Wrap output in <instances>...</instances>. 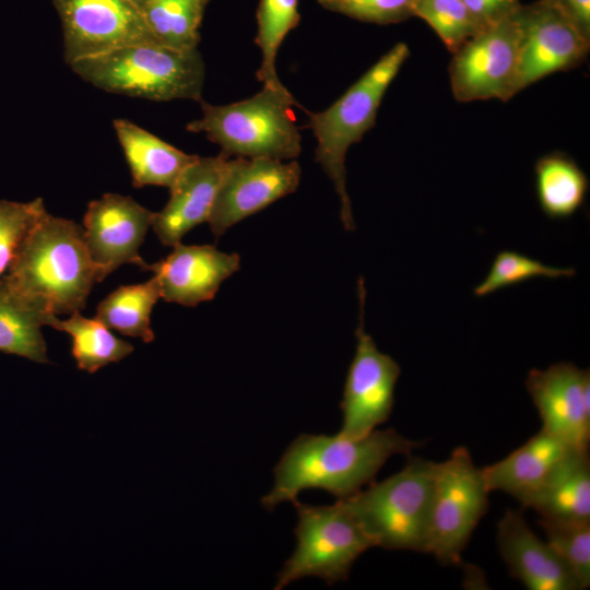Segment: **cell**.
I'll list each match as a JSON object with an SVG mask.
<instances>
[{"instance_id":"cell-1","label":"cell","mask_w":590,"mask_h":590,"mask_svg":"<svg viewBox=\"0 0 590 590\" xmlns=\"http://www.w3.org/2000/svg\"><path fill=\"white\" fill-rule=\"evenodd\" d=\"M421 445L393 428H376L361 438L302 434L274 467L273 487L261 504L272 511L283 502L297 499L300 492L315 488L337 499L347 498L375 481L389 458L410 456Z\"/></svg>"},{"instance_id":"cell-2","label":"cell","mask_w":590,"mask_h":590,"mask_svg":"<svg viewBox=\"0 0 590 590\" xmlns=\"http://www.w3.org/2000/svg\"><path fill=\"white\" fill-rule=\"evenodd\" d=\"M2 279L50 316L84 309L93 286L102 281L83 227L48 212L32 228Z\"/></svg>"},{"instance_id":"cell-3","label":"cell","mask_w":590,"mask_h":590,"mask_svg":"<svg viewBox=\"0 0 590 590\" xmlns=\"http://www.w3.org/2000/svg\"><path fill=\"white\" fill-rule=\"evenodd\" d=\"M409 57V46L396 44L330 107L318 113L305 110L317 141L315 161L334 186L341 204L340 219L346 231L355 229L346 189L347 150L375 126L382 98Z\"/></svg>"},{"instance_id":"cell-4","label":"cell","mask_w":590,"mask_h":590,"mask_svg":"<svg viewBox=\"0 0 590 590\" xmlns=\"http://www.w3.org/2000/svg\"><path fill=\"white\" fill-rule=\"evenodd\" d=\"M69 67L85 82L108 93L155 102L202 99L205 67L198 48L184 50L143 43Z\"/></svg>"},{"instance_id":"cell-5","label":"cell","mask_w":590,"mask_h":590,"mask_svg":"<svg viewBox=\"0 0 590 590\" xmlns=\"http://www.w3.org/2000/svg\"><path fill=\"white\" fill-rule=\"evenodd\" d=\"M405 465L341 500L371 540L389 551L425 553L437 462L408 456Z\"/></svg>"},{"instance_id":"cell-6","label":"cell","mask_w":590,"mask_h":590,"mask_svg":"<svg viewBox=\"0 0 590 590\" xmlns=\"http://www.w3.org/2000/svg\"><path fill=\"white\" fill-rule=\"evenodd\" d=\"M199 103L202 116L189 122L187 130L204 133L228 157L292 161L302 151L292 110L297 102L288 90L262 86L253 96L236 103Z\"/></svg>"},{"instance_id":"cell-7","label":"cell","mask_w":590,"mask_h":590,"mask_svg":"<svg viewBox=\"0 0 590 590\" xmlns=\"http://www.w3.org/2000/svg\"><path fill=\"white\" fill-rule=\"evenodd\" d=\"M297 514L294 530L296 547L276 575L275 590L305 577H317L327 585L349 578L354 562L374 547L369 536L345 507L315 506L293 500Z\"/></svg>"},{"instance_id":"cell-8","label":"cell","mask_w":590,"mask_h":590,"mask_svg":"<svg viewBox=\"0 0 590 590\" xmlns=\"http://www.w3.org/2000/svg\"><path fill=\"white\" fill-rule=\"evenodd\" d=\"M489 491L482 469L465 447L437 462L425 553L445 566L458 565L474 529L486 514Z\"/></svg>"},{"instance_id":"cell-9","label":"cell","mask_w":590,"mask_h":590,"mask_svg":"<svg viewBox=\"0 0 590 590\" xmlns=\"http://www.w3.org/2000/svg\"><path fill=\"white\" fill-rule=\"evenodd\" d=\"M359 323L355 330L356 346L346 374L340 409L342 425L338 435L361 438L386 423L394 405V389L400 365L382 353L364 328L366 290L363 278L357 284Z\"/></svg>"},{"instance_id":"cell-10","label":"cell","mask_w":590,"mask_h":590,"mask_svg":"<svg viewBox=\"0 0 590 590\" xmlns=\"http://www.w3.org/2000/svg\"><path fill=\"white\" fill-rule=\"evenodd\" d=\"M517 12L484 28L452 52L448 73L456 101L508 102L515 96L519 48Z\"/></svg>"},{"instance_id":"cell-11","label":"cell","mask_w":590,"mask_h":590,"mask_svg":"<svg viewBox=\"0 0 590 590\" xmlns=\"http://www.w3.org/2000/svg\"><path fill=\"white\" fill-rule=\"evenodd\" d=\"M62 26L64 61L157 43L141 12L126 0H51Z\"/></svg>"},{"instance_id":"cell-12","label":"cell","mask_w":590,"mask_h":590,"mask_svg":"<svg viewBox=\"0 0 590 590\" xmlns=\"http://www.w3.org/2000/svg\"><path fill=\"white\" fill-rule=\"evenodd\" d=\"M517 19L515 95L547 75L579 67L587 59L590 42L545 0L522 4Z\"/></svg>"},{"instance_id":"cell-13","label":"cell","mask_w":590,"mask_h":590,"mask_svg":"<svg viewBox=\"0 0 590 590\" xmlns=\"http://www.w3.org/2000/svg\"><path fill=\"white\" fill-rule=\"evenodd\" d=\"M299 164L269 157H229L208 220L215 237L296 191Z\"/></svg>"},{"instance_id":"cell-14","label":"cell","mask_w":590,"mask_h":590,"mask_svg":"<svg viewBox=\"0 0 590 590\" xmlns=\"http://www.w3.org/2000/svg\"><path fill=\"white\" fill-rule=\"evenodd\" d=\"M153 217L154 212L129 196L105 193L88 203L82 227L88 255L102 281L127 263L145 270L148 263L139 249Z\"/></svg>"},{"instance_id":"cell-15","label":"cell","mask_w":590,"mask_h":590,"mask_svg":"<svg viewBox=\"0 0 590 590\" xmlns=\"http://www.w3.org/2000/svg\"><path fill=\"white\" fill-rule=\"evenodd\" d=\"M524 385L541 417V429L574 448L589 450V368L568 362L532 368Z\"/></svg>"},{"instance_id":"cell-16","label":"cell","mask_w":590,"mask_h":590,"mask_svg":"<svg viewBox=\"0 0 590 590\" xmlns=\"http://www.w3.org/2000/svg\"><path fill=\"white\" fill-rule=\"evenodd\" d=\"M240 257L211 245H182L145 271L157 279L161 297L168 303L193 307L214 298L221 284L239 270Z\"/></svg>"},{"instance_id":"cell-17","label":"cell","mask_w":590,"mask_h":590,"mask_svg":"<svg viewBox=\"0 0 590 590\" xmlns=\"http://www.w3.org/2000/svg\"><path fill=\"white\" fill-rule=\"evenodd\" d=\"M228 156H198L169 188V199L154 212L152 228L160 241L169 247L197 225L208 222L226 168Z\"/></svg>"},{"instance_id":"cell-18","label":"cell","mask_w":590,"mask_h":590,"mask_svg":"<svg viewBox=\"0 0 590 590\" xmlns=\"http://www.w3.org/2000/svg\"><path fill=\"white\" fill-rule=\"evenodd\" d=\"M497 545L510 575L529 590H578L546 541L528 526L520 510L507 509L497 523Z\"/></svg>"},{"instance_id":"cell-19","label":"cell","mask_w":590,"mask_h":590,"mask_svg":"<svg viewBox=\"0 0 590 590\" xmlns=\"http://www.w3.org/2000/svg\"><path fill=\"white\" fill-rule=\"evenodd\" d=\"M574 449L540 429L504 459L481 468L485 484L489 492H504L527 508L553 469Z\"/></svg>"},{"instance_id":"cell-20","label":"cell","mask_w":590,"mask_h":590,"mask_svg":"<svg viewBox=\"0 0 590 590\" xmlns=\"http://www.w3.org/2000/svg\"><path fill=\"white\" fill-rule=\"evenodd\" d=\"M113 127L135 188L163 186L169 189L198 157L178 150L128 119L117 118Z\"/></svg>"},{"instance_id":"cell-21","label":"cell","mask_w":590,"mask_h":590,"mask_svg":"<svg viewBox=\"0 0 590 590\" xmlns=\"http://www.w3.org/2000/svg\"><path fill=\"white\" fill-rule=\"evenodd\" d=\"M527 508L540 518L590 521L589 450L574 449L553 469Z\"/></svg>"},{"instance_id":"cell-22","label":"cell","mask_w":590,"mask_h":590,"mask_svg":"<svg viewBox=\"0 0 590 590\" xmlns=\"http://www.w3.org/2000/svg\"><path fill=\"white\" fill-rule=\"evenodd\" d=\"M535 192L542 212L551 220H566L585 203L589 179L567 154L552 152L534 166Z\"/></svg>"},{"instance_id":"cell-23","label":"cell","mask_w":590,"mask_h":590,"mask_svg":"<svg viewBox=\"0 0 590 590\" xmlns=\"http://www.w3.org/2000/svg\"><path fill=\"white\" fill-rule=\"evenodd\" d=\"M0 280V351L36 363H49L42 327L52 318Z\"/></svg>"},{"instance_id":"cell-24","label":"cell","mask_w":590,"mask_h":590,"mask_svg":"<svg viewBox=\"0 0 590 590\" xmlns=\"http://www.w3.org/2000/svg\"><path fill=\"white\" fill-rule=\"evenodd\" d=\"M160 298V284L153 275L146 282L114 290L97 305L95 318L123 335L150 343L155 339L151 314Z\"/></svg>"},{"instance_id":"cell-25","label":"cell","mask_w":590,"mask_h":590,"mask_svg":"<svg viewBox=\"0 0 590 590\" xmlns=\"http://www.w3.org/2000/svg\"><path fill=\"white\" fill-rule=\"evenodd\" d=\"M49 326L71 337V353L78 368L90 374L123 359L134 350L130 342L117 338L98 319L84 317L81 311L72 312L66 320L56 316Z\"/></svg>"},{"instance_id":"cell-26","label":"cell","mask_w":590,"mask_h":590,"mask_svg":"<svg viewBox=\"0 0 590 590\" xmlns=\"http://www.w3.org/2000/svg\"><path fill=\"white\" fill-rule=\"evenodd\" d=\"M210 0H148L141 15L155 40L176 49H197Z\"/></svg>"},{"instance_id":"cell-27","label":"cell","mask_w":590,"mask_h":590,"mask_svg":"<svg viewBox=\"0 0 590 590\" xmlns=\"http://www.w3.org/2000/svg\"><path fill=\"white\" fill-rule=\"evenodd\" d=\"M256 16L255 43L261 52L257 79L262 86L286 91L278 76L276 57L287 34L299 23L298 0H260Z\"/></svg>"},{"instance_id":"cell-28","label":"cell","mask_w":590,"mask_h":590,"mask_svg":"<svg viewBox=\"0 0 590 590\" xmlns=\"http://www.w3.org/2000/svg\"><path fill=\"white\" fill-rule=\"evenodd\" d=\"M546 542L573 577L577 589L590 586V521L540 518Z\"/></svg>"},{"instance_id":"cell-29","label":"cell","mask_w":590,"mask_h":590,"mask_svg":"<svg viewBox=\"0 0 590 590\" xmlns=\"http://www.w3.org/2000/svg\"><path fill=\"white\" fill-rule=\"evenodd\" d=\"M575 274L574 268L551 267L518 251L502 250L495 256L488 273L473 288V295L485 297L532 279L573 278Z\"/></svg>"},{"instance_id":"cell-30","label":"cell","mask_w":590,"mask_h":590,"mask_svg":"<svg viewBox=\"0 0 590 590\" xmlns=\"http://www.w3.org/2000/svg\"><path fill=\"white\" fill-rule=\"evenodd\" d=\"M412 14L422 19L451 54L483 31L462 0H414Z\"/></svg>"},{"instance_id":"cell-31","label":"cell","mask_w":590,"mask_h":590,"mask_svg":"<svg viewBox=\"0 0 590 590\" xmlns=\"http://www.w3.org/2000/svg\"><path fill=\"white\" fill-rule=\"evenodd\" d=\"M47 212L44 200H0V280L9 270L23 241Z\"/></svg>"},{"instance_id":"cell-32","label":"cell","mask_w":590,"mask_h":590,"mask_svg":"<svg viewBox=\"0 0 590 590\" xmlns=\"http://www.w3.org/2000/svg\"><path fill=\"white\" fill-rule=\"evenodd\" d=\"M332 12L380 25L399 23L413 16L414 0H317Z\"/></svg>"},{"instance_id":"cell-33","label":"cell","mask_w":590,"mask_h":590,"mask_svg":"<svg viewBox=\"0 0 590 590\" xmlns=\"http://www.w3.org/2000/svg\"><path fill=\"white\" fill-rule=\"evenodd\" d=\"M484 30L512 16L522 5L520 0H462Z\"/></svg>"},{"instance_id":"cell-34","label":"cell","mask_w":590,"mask_h":590,"mask_svg":"<svg viewBox=\"0 0 590 590\" xmlns=\"http://www.w3.org/2000/svg\"><path fill=\"white\" fill-rule=\"evenodd\" d=\"M590 42V0H545Z\"/></svg>"},{"instance_id":"cell-35","label":"cell","mask_w":590,"mask_h":590,"mask_svg":"<svg viewBox=\"0 0 590 590\" xmlns=\"http://www.w3.org/2000/svg\"><path fill=\"white\" fill-rule=\"evenodd\" d=\"M133 7H135L139 11L140 9L146 3L148 0H126Z\"/></svg>"}]
</instances>
